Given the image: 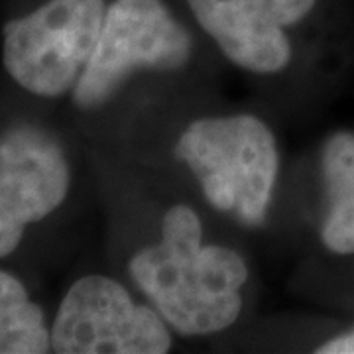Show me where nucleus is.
Here are the masks:
<instances>
[{
	"label": "nucleus",
	"instance_id": "obj_1",
	"mask_svg": "<svg viewBox=\"0 0 354 354\" xmlns=\"http://www.w3.org/2000/svg\"><path fill=\"white\" fill-rule=\"evenodd\" d=\"M203 227L187 205L162 221V241L130 260V276L165 323L185 337L228 329L242 311L248 268L225 246H203Z\"/></svg>",
	"mask_w": 354,
	"mask_h": 354
},
{
	"label": "nucleus",
	"instance_id": "obj_2",
	"mask_svg": "<svg viewBox=\"0 0 354 354\" xmlns=\"http://www.w3.org/2000/svg\"><path fill=\"white\" fill-rule=\"evenodd\" d=\"M176 156L195 174L215 209L252 227L264 223L279 156L272 130L260 118L236 114L195 120L177 140Z\"/></svg>",
	"mask_w": 354,
	"mask_h": 354
},
{
	"label": "nucleus",
	"instance_id": "obj_3",
	"mask_svg": "<svg viewBox=\"0 0 354 354\" xmlns=\"http://www.w3.org/2000/svg\"><path fill=\"white\" fill-rule=\"evenodd\" d=\"M104 0H46L2 28V64L14 83L41 97L71 93L95 51Z\"/></svg>",
	"mask_w": 354,
	"mask_h": 354
},
{
	"label": "nucleus",
	"instance_id": "obj_4",
	"mask_svg": "<svg viewBox=\"0 0 354 354\" xmlns=\"http://www.w3.org/2000/svg\"><path fill=\"white\" fill-rule=\"evenodd\" d=\"M193 39L162 0H114L87 67L71 91L81 111L109 102L138 69H179L189 62Z\"/></svg>",
	"mask_w": 354,
	"mask_h": 354
},
{
	"label": "nucleus",
	"instance_id": "obj_5",
	"mask_svg": "<svg viewBox=\"0 0 354 354\" xmlns=\"http://www.w3.org/2000/svg\"><path fill=\"white\" fill-rule=\"evenodd\" d=\"M51 353L164 354L171 348L165 319L134 304L122 283L83 276L65 291L50 327Z\"/></svg>",
	"mask_w": 354,
	"mask_h": 354
},
{
	"label": "nucleus",
	"instance_id": "obj_6",
	"mask_svg": "<svg viewBox=\"0 0 354 354\" xmlns=\"http://www.w3.org/2000/svg\"><path fill=\"white\" fill-rule=\"evenodd\" d=\"M69 185L67 153L50 130L20 122L0 132V260L64 205Z\"/></svg>",
	"mask_w": 354,
	"mask_h": 354
},
{
	"label": "nucleus",
	"instance_id": "obj_7",
	"mask_svg": "<svg viewBox=\"0 0 354 354\" xmlns=\"http://www.w3.org/2000/svg\"><path fill=\"white\" fill-rule=\"evenodd\" d=\"M187 4L199 26L234 65L272 75L290 64V39L268 0H187Z\"/></svg>",
	"mask_w": 354,
	"mask_h": 354
},
{
	"label": "nucleus",
	"instance_id": "obj_8",
	"mask_svg": "<svg viewBox=\"0 0 354 354\" xmlns=\"http://www.w3.org/2000/svg\"><path fill=\"white\" fill-rule=\"evenodd\" d=\"M327 209L321 241L333 254H354V132L339 130L321 150Z\"/></svg>",
	"mask_w": 354,
	"mask_h": 354
},
{
	"label": "nucleus",
	"instance_id": "obj_9",
	"mask_svg": "<svg viewBox=\"0 0 354 354\" xmlns=\"http://www.w3.org/2000/svg\"><path fill=\"white\" fill-rule=\"evenodd\" d=\"M51 351L46 315L20 279L0 270V354H44Z\"/></svg>",
	"mask_w": 354,
	"mask_h": 354
},
{
	"label": "nucleus",
	"instance_id": "obj_10",
	"mask_svg": "<svg viewBox=\"0 0 354 354\" xmlns=\"http://www.w3.org/2000/svg\"><path fill=\"white\" fill-rule=\"evenodd\" d=\"M317 0H268V6L281 28L301 22L313 10Z\"/></svg>",
	"mask_w": 354,
	"mask_h": 354
},
{
	"label": "nucleus",
	"instance_id": "obj_11",
	"mask_svg": "<svg viewBox=\"0 0 354 354\" xmlns=\"http://www.w3.org/2000/svg\"><path fill=\"white\" fill-rule=\"evenodd\" d=\"M319 354H354V329L342 333L339 337L323 342L319 348H315Z\"/></svg>",
	"mask_w": 354,
	"mask_h": 354
}]
</instances>
